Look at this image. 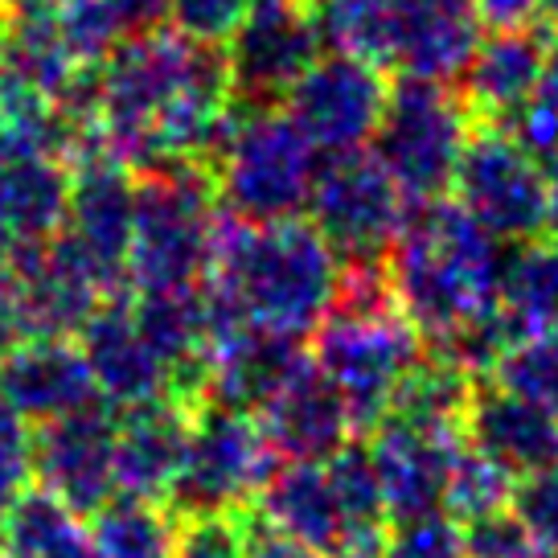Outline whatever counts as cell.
<instances>
[{
	"mask_svg": "<svg viewBox=\"0 0 558 558\" xmlns=\"http://www.w3.org/2000/svg\"><path fill=\"white\" fill-rule=\"evenodd\" d=\"M341 271L345 259L313 218L243 222L222 209L202 288L251 329L304 341L329 316Z\"/></svg>",
	"mask_w": 558,
	"mask_h": 558,
	"instance_id": "2",
	"label": "cell"
},
{
	"mask_svg": "<svg viewBox=\"0 0 558 558\" xmlns=\"http://www.w3.org/2000/svg\"><path fill=\"white\" fill-rule=\"evenodd\" d=\"M37 485V427L0 399V518Z\"/></svg>",
	"mask_w": 558,
	"mask_h": 558,
	"instance_id": "34",
	"label": "cell"
},
{
	"mask_svg": "<svg viewBox=\"0 0 558 558\" xmlns=\"http://www.w3.org/2000/svg\"><path fill=\"white\" fill-rule=\"evenodd\" d=\"M513 513L522 518V525L534 534L542 546V555L558 558V464L555 469L530 472L513 488Z\"/></svg>",
	"mask_w": 558,
	"mask_h": 558,
	"instance_id": "38",
	"label": "cell"
},
{
	"mask_svg": "<svg viewBox=\"0 0 558 558\" xmlns=\"http://www.w3.org/2000/svg\"><path fill=\"white\" fill-rule=\"evenodd\" d=\"M0 399L34 427L87 411L99 402L95 378L78 341L66 337H25L0 362Z\"/></svg>",
	"mask_w": 558,
	"mask_h": 558,
	"instance_id": "18",
	"label": "cell"
},
{
	"mask_svg": "<svg viewBox=\"0 0 558 558\" xmlns=\"http://www.w3.org/2000/svg\"><path fill=\"white\" fill-rule=\"evenodd\" d=\"M267 525H276L279 534L313 546L320 555L337 558L349 542V525L332 488L329 464H292L283 460L276 469V476L267 481V488L255 501Z\"/></svg>",
	"mask_w": 558,
	"mask_h": 558,
	"instance_id": "25",
	"label": "cell"
},
{
	"mask_svg": "<svg viewBox=\"0 0 558 558\" xmlns=\"http://www.w3.org/2000/svg\"><path fill=\"white\" fill-rule=\"evenodd\" d=\"M99 558H177V518L169 506L116 497L87 522Z\"/></svg>",
	"mask_w": 558,
	"mask_h": 558,
	"instance_id": "30",
	"label": "cell"
},
{
	"mask_svg": "<svg viewBox=\"0 0 558 558\" xmlns=\"http://www.w3.org/2000/svg\"><path fill=\"white\" fill-rule=\"evenodd\" d=\"M246 513L177 518V558H243Z\"/></svg>",
	"mask_w": 558,
	"mask_h": 558,
	"instance_id": "37",
	"label": "cell"
},
{
	"mask_svg": "<svg viewBox=\"0 0 558 558\" xmlns=\"http://www.w3.org/2000/svg\"><path fill=\"white\" fill-rule=\"evenodd\" d=\"M550 0H476V13L485 29H530L546 21Z\"/></svg>",
	"mask_w": 558,
	"mask_h": 558,
	"instance_id": "42",
	"label": "cell"
},
{
	"mask_svg": "<svg viewBox=\"0 0 558 558\" xmlns=\"http://www.w3.org/2000/svg\"><path fill=\"white\" fill-rule=\"evenodd\" d=\"M279 464L283 460L276 456L259 418L202 402L193 415L185 469L165 506L173 518L251 513Z\"/></svg>",
	"mask_w": 558,
	"mask_h": 558,
	"instance_id": "8",
	"label": "cell"
},
{
	"mask_svg": "<svg viewBox=\"0 0 558 558\" xmlns=\"http://www.w3.org/2000/svg\"><path fill=\"white\" fill-rule=\"evenodd\" d=\"M251 0H165V25L209 50H227Z\"/></svg>",
	"mask_w": 558,
	"mask_h": 558,
	"instance_id": "35",
	"label": "cell"
},
{
	"mask_svg": "<svg viewBox=\"0 0 558 558\" xmlns=\"http://www.w3.org/2000/svg\"><path fill=\"white\" fill-rule=\"evenodd\" d=\"M546 21H555V25H558V0H550V4H546Z\"/></svg>",
	"mask_w": 558,
	"mask_h": 558,
	"instance_id": "47",
	"label": "cell"
},
{
	"mask_svg": "<svg viewBox=\"0 0 558 558\" xmlns=\"http://www.w3.org/2000/svg\"><path fill=\"white\" fill-rule=\"evenodd\" d=\"M497 308L518 337L558 329V243L530 239L506 246L501 279H497Z\"/></svg>",
	"mask_w": 558,
	"mask_h": 558,
	"instance_id": "28",
	"label": "cell"
},
{
	"mask_svg": "<svg viewBox=\"0 0 558 558\" xmlns=\"http://www.w3.org/2000/svg\"><path fill=\"white\" fill-rule=\"evenodd\" d=\"M78 349L87 357V369L95 378L99 402L116 415L136 411L148 402L173 399V374L160 362V353L140 332L132 296L107 300L78 332Z\"/></svg>",
	"mask_w": 558,
	"mask_h": 558,
	"instance_id": "17",
	"label": "cell"
},
{
	"mask_svg": "<svg viewBox=\"0 0 558 558\" xmlns=\"http://www.w3.org/2000/svg\"><path fill=\"white\" fill-rule=\"evenodd\" d=\"M234 104L227 53L197 46L169 25L136 29L111 50L95 78L74 157L107 153L132 173L165 165L209 169L239 111Z\"/></svg>",
	"mask_w": 558,
	"mask_h": 558,
	"instance_id": "1",
	"label": "cell"
},
{
	"mask_svg": "<svg viewBox=\"0 0 558 558\" xmlns=\"http://www.w3.org/2000/svg\"><path fill=\"white\" fill-rule=\"evenodd\" d=\"M452 197L506 246L530 243L546 230V169L497 123L472 132Z\"/></svg>",
	"mask_w": 558,
	"mask_h": 558,
	"instance_id": "10",
	"label": "cell"
},
{
	"mask_svg": "<svg viewBox=\"0 0 558 558\" xmlns=\"http://www.w3.org/2000/svg\"><path fill=\"white\" fill-rule=\"evenodd\" d=\"M513 488L518 476L506 472L501 464H493L488 456H481L464 439V448L456 456L452 472H448V488H444V513L456 518L460 525L488 518V513H501L513 506Z\"/></svg>",
	"mask_w": 558,
	"mask_h": 558,
	"instance_id": "32",
	"label": "cell"
},
{
	"mask_svg": "<svg viewBox=\"0 0 558 558\" xmlns=\"http://www.w3.org/2000/svg\"><path fill=\"white\" fill-rule=\"evenodd\" d=\"M316 369L329 378L362 432H374L399 399L402 383L423 366L427 341L395 300L386 259L345 263L329 316L313 332Z\"/></svg>",
	"mask_w": 558,
	"mask_h": 558,
	"instance_id": "4",
	"label": "cell"
},
{
	"mask_svg": "<svg viewBox=\"0 0 558 558\" xmlns=\"http://www.w3.org/2000/svg\"><path fill=\"white\" fill-rule=\"evenodd\" d=\"M0 550L9 558H99L87 518L37 485L0 518Z\"/></svg>",
	"mask_w": 558,
	"mask_h": 558,
	"instance_id": "29",
	"label": "cell"
},
{
	"mask_svg": "<svg viewBox=\"0 0 558 558\" xmlns=\"http://www.w3.org/2000/svg\"><path fill=\"white\" fill-rule=\"evenodd\" d=\"M308 362H313V353L300 337L239 329L234 337L209 349L202 402L259 415Z\"/></svg>",
	"mask_w": 558,
	"mask_h": 558,
	"instance_id": "21",
	"label": "cell"
},
{
	"mask_svg": "<svg viewBox=\"0 0 558 558\" xmlns=\"http://www.w3.org/2000/svg\"><path fill=\"white\" fill-rule=\"evenodd\" d=\"M111 9L120 13L128 34H136V29H153V25H165V0H111Z\"/></svg>",
	"mask_w": 558,
	"mask_h": 558,
	"instance_id": "43",
	"label": "cell"
},
{
	"mask_svg": "<svg viewBox=\"0 0 558 558\" xmlns=\"http://www.w3.org/2000/svg\"><path fill=\"white\" fill-rule=\"evenodd\" d=\"M222 227V202L206 165H165L140 173L136 234L128 283L132 292H165L202 283Z\"/></svg>",
	"mask_w": 558,
	"mask_h": 558,
	"instance_id": "6",
	"label": "cell"
},
{
	"mask_svg": "<svg viewBox=\"0 0 558 558\" xmlns=\"http://www.w3.org/2000/svg\"><path fill=\"white\" fill-rule=\"evenodd\" d=\"M464 439L518 481L558 464V418L493 378L472 386Z\"/></svg>",
	"mask_w": 558,
	"mask_h": 558,
	"instance_id": "23",
	"label": "cell"
},
{
	"mask_svg": "<svg viewBox=\"0 0 558 558\" xmlns=\"http://www.w3.org/2000/svg\"><path fill=\"white\" fill-rule=\"evenodd\" d=\"M222 53L234 99L243 107H276L325 53V37L308 0H251Z\"/></svg>",
	"mask_w": 558,
	"mask_h": 558,
	"instance_id": "11",
	"label": "cell"
},
{
	"mask_svg": "<svg viewBox=\"0 0 558 558\" xmlns=\"http://www.w3.org/2000/svg\"><path fill=\"white\" fill-rule=\"evenodd\" d=\"M469 140L472 111L460 90L423 78L390 83V99L374 136V157L390 169L411 202H436L452 193Z\"/></svg>",
	"mask_w": 558,
	"mask_h": 558,
	"instance_id": "7",
	"label": "cell"
},
{
	"mask_svg": "<svg viewBox=\"0 0 558 558\" xmlns=\"http://www.w3.org/2000/svg\"><path fill=\"white\" fill-rule=\"evenodd\" d=\"M493 383H501L506 390L522 395L558 418V329L513 341L493 369Z\"/></svg>",
	"mask_w": 558,
	"mask_h": 558,
	"instance_id": "33",
	"label": "cell"
},
{
	"mask_svg": "<svg viewBox=\"0 0 558 558\" xmlns=\"http://www.w3.org/2000/svg\"><path fill=\"white\" fill-rule=\"evenodd\" d=\"M0 558H9V555H4V550H0Z\"/></svg>",
	"mask_w": 558,
	"mask_h": 558,
	"instance_id": "49",
	"label": "cell"
},
{
	"mask_svg": "<svg viewBox=\"0 0 558 558\" xmlns=\"http://www.w3.org/2000/svg\"><path fill=\"white\" fill-rule=\"evenodd\" d=\"M506 243L456 197L415 202L386 255V276L427 349L452 341L469 320L497 308Z\"/></svg>",
	"mask_w": 558,
	"mask_h": 558,
	"instance_id": "3",
	"label": "cell"
},
{
	"mask_svg": "<svg viewBox=\"0 0 558 558\" xmlns=\"http://www.w3.org/2000/svg\"><path fill=\"white\" fill-rule=\"evenodd\" d=\"M13 255V239H9V227H4V214H0V263H9Z\"/></svg>",
	"mask_w": 558,
	"mask_h": 558,
	"instance_id": "46",
	"label": "cell"
},
{
	"mask_svg": "<svg viewBox=\"0 0 558 558\" xmlns=\"http://www.w3.org/2000/svg\"><path fill=\"white\" fill-rule=\"evenodd\" d=\"M21 4H37V0H4V9H21Z\"/></svg>",
	"mask_w": 558,
	"mask_h": 558,
	"instance_id": "48",
	"label": "cell"
},
{
	"mask_svg": "<svg viewBox=\"0 0 558 558\" xmlns=\"http://www.w3.org/2000/svg\"><path fill=\"white\" fill-rule=\"evenodd\" d=\"M411 197L369 148L341 153L320 165L308 202L313 227L345 263L386 259L411 214Z\"/></svg>",
	"mask_w": 558,
	"mask_h": 558,
	"instance_id": "9",
	"label": "cell"
},
{
	"mask_svg": "<svg viewBox=\"0 0 558 558\" xmlns=\"http://www.w3.org/2000/svg\"><path fill=\"white\" fill-rule=\"evenodd\" d=\"M460 448H464L460 436H436V432L411 427L402 418H383L369 432V456L378 469L390 522L444 509L448 472H452Z\"/></svg>",
	"mask_w": 558,
	"mask_h": 558,
	"instance_id": "19",
	"label": "cell"
},
{
	"mask_svg": "<svg viewBox=\"0 0 558 558\" xmlns=\"http://www.w3.org/2000/svg\"><path fill=\"white\" fill-rule=\"evenodd\" d=\"M329 476H332V488H337V501H341V513H345L349 542L378 538V534L390 530V513H386V497H383V485H378V469H374L369 444H349V448H341L329 460Z\"/></svg>",
	"mask_w": 558,
	"mask_h": 558,
	"instance_id": "31",
	"label": "cell"
},
{
	"mask_svg": "<svg viewBox=\"0 0 558 558\" xmlns=\"http://www.w3.org/2000/svg\"><path fill=\"white\" fill-rule=\"evenodd\" d=\"M546 234L558 243V160L546 169Z\"/></svg>",
	"mask_w": 558,
	"mask_h": 558,
	"instance_id": "44",
	"label": "cell"
},
{
	"mask_svg": "<svg viewBox=\"0 0 558 558\" xmlns=\"http://www.w3.org/2000/svg\"><path fill=\"white\" fill-rule=\"evenodd\" d=\"M78 120L0 70V169L29 157H74Z\"/></svg>",
	"mask_w": 558,
	"mask_h": 558,
	"instance_id": "27",
	"label": "cell"
},
{
	"mask_svg": "<svg viewBox=\"0 0 558 558\" xmlns=\"http://www.w3.org/2000/svg\"><path fill=\"white\" fill-rule=\"evenodd\" d=\"M197 407L181 399H160L136 411H123L116 432V493L136 501L165 506L177 476L185 469Z\"/></svg>",
	"mask_w": 558,
	"mask_h": 558,
	"instance_id": "20",
	"label": "cell"
},
{
	"mask_svg": "<svg viewBox=\"0 0 558 558\" xmlns=\"http://www.w3.org/2000/svg\"><path fill=\"white\" fill-rule=\"evenodd\" d=\"M550 37L542 25L530 29H488L476 46L469 70L460 78V95L469 104L472 120L506 123L518 107H525L546 87L550 66Z\"/></svg>",
	"mask_w": 558,
	"mask_h": 558,
	"instance_id": "24",
	"label": "cell"
},
{
	"mask_svg": "<svg viewBox=\"0 0 558 558\" xmlns=\"http://www.w3.org/2000/svg\"><path fill=\"white\" fill-rule=\"evenodd\" d=\"M464 558H550L513 509L488 513L464 525Z\"/></svg>",
	"mask_w": 558,
	"mask_h": 558,
	"instance_id": "39",
	"label": "cell"
},
{
	"mask_svg": "<svg viewBox=\"0 0 558 558\" xmlns=\"http://www.w3.org/2000/svg\"><path fill=\"white\" fill-rule=\"evenodd\" d=\"M497 128H506L509 136L538 160L542 169H550L558 160V99L546 87L525 107H518L506 123H497Z\"/></svg>",
	"mask_w": 558,
	"mask_h": 558,
	"instance_id": "40",
	"label": "cell"
},
{
	"mask_svg": "<svg viewBox=\"0 0 558 558\" xmlns=\"http://www.w3.org/2000/svg\"><path fill=\"white\" fill-rule=\"evenodd\" d=\"M9 271L17 279L25 337L74 341L90 316L99 313L107 300H116L62 234L41 246H17L9 255Z\"/></svg>",
	"mask_w": 558,
	"mask_h": 558,
	"instance_id": "16",
	"label": "cell"
},
{
	"mask_svg": "<svg viewBox=\"0 0 558 558\" xmlns=\"http://www.w3.org/2000/svg\"><path fill=\"white\" fill-rule=\"evenodd\" d=\"M116 432L120 415L95 402L87 411L37 427V488L53 493L78 518H95L116 501Z\"/></svg>",
	"mask_w": 558,
	"mask_h": 558,
	"instance_id": "15",
	"label": "cell"
},
{
	"mask_svg": "<svg viewBox=\"0 0 558 558\" xmlns=\"http://www.w3.org/2000/svg\"><path fill=\"white\" fill-rule=\"evenodd\" d=\"M481 41L485 21L476 0H386L383 70L399 78L456 83Z\"/></svg>",
	"mask_w": 558,
	"mask_h": 558,
	"instance_id": "14",
	"label": "cell"
},
{
	"mask_svg": "<svg viewBox=\"0 0 558 558\" xmlns=\"http://www.w3.org/2000/svg\"><path fill=\"white\" fill-rule=\"evenodd\" d=\"M546 90L558 99V34L550 37V66H546Z\"/></svg>",
	"mask_w": 558,
	"mask_h": 558,
	"instance_id": "45",
	"label": "cell"
},
{
	"mask_svg": "<svg viewBox=\"0 0 558 558\" xmlns=\"http://www.w3.org/2000/svg\"><path fill=\"white\" fill-rule=\"evenodd\" d=\"M386 558H464V525L444 509L390 522Z\"/></svg>",
	"mask_w": 558,
	"mask_h": 558,
	"instance_id": "36",
	"label": "cell"
},
{
	"mask_svg": "<svg viewBox=\"0 0 558 558\" xmlns=\"http://www.w3.org/2000/svg\"><path fill=\"white\" fill-rule=\"evenodd\" d=\"M70 214L62 239L78 259L107 283L111 296H123L132 234H136V185L140 177L107 153H83L70 160Z\"/></svg>",
	"mask_w": 558,
	"mask_h": 558,
	"instance_id": "13",
	"label": "cell"
},
{
	"mask_svg": "<svg viewBox=\"0 0 558 558\" xmlns=\"http://www.w3.org/2000/svg\"><path fill=\"white\" fill-rule=\"evenodd\" d=\"M255 418L279 460L292 464H329L357 436L341 390L316 369V362L300 369Z\"/></svg>",
	"mask_w": 558,
	"mask_h": 558,
	"instance_id": "22",
	"label": "cell"
},
{
	"mask_svg": "<svg viewBox=\"0 0 558 558\" xmlns=\"http://www.w3.org/2000/svg\"><path fill=\"white\" fill-rule=\"evenodd\" d=\"M313 140L304 136L288 107H239L227 136L209 160V177L218 202L230 218L243 222H283L304 218L313 202L316 160Z\"/></svg>",
	"mask_w": 558,
	"mask_h": 558,
	"instance_id": "5",
	"label": "cell"
},
{
	"mask_svg": "<svg viewBox=\"0 0 558 558\" xmlns=\"http://www.w3.org/2000/svg\"><path fill=\"white\" fill-rule=\"evenodd\" d=\"M386 99L390 83L378 62L329 50L304 70V78L288 90L283 107L320 153L341 157L374 144Z\"/></svg>",
	"mask_w": 558,
	"mask_h": 558,
	"instance_id": "12",
	"label": "cell"
},
{
	"mask_svg": "<svg viewBox=\"0 0 558 558\" xmlns=\"http://www.w3.org/2000/svg\"><path fill=\"white\" fill-rule=\"evenodd\" d=\"M70 160L62 157H29L0 169V214L17 246L53 243L70 214Z\"/></svg>",
	"mask_w": 558,
	"mask_h": 558,
	"instance_id": "26",
	"label": "cell"
},
{
	"mask_svg": "<svg viewBox=\"0 0 558 558\" xmlns=\"http://www.w3.org/2000/svg\"><path fill=\"white\" fill-rule=\"evenodd\" d=\"M243 558H329V555H320V550H313V546H304V542L279 534L276 525H267L259 513L251 509V513H246Z\"/></svg>",
	"mask_w": 558,
	"mask_h": 558,
	"instance_id": "41",
	"label": "cell"
}]
</instances>
